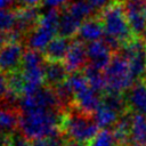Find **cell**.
Segmentation results:
<instances>
[{"label": "cell", "mask_w": 146, "mask_h": 146, "mask_svg": "<svg viewBox=\"0 0 146 146\" xmlns=\"http://www.w3.org/2000/svg\"><path fill=\"white\" fill-rule=\"evenodd\" d=\"M117 146H128V144H120V145H117Z\"/></svg>", "instance_id": "obj_36"}, {"label": "cell", "mask_w": 146, "mask_h": 146, "mask_svg": "<svg viewBox=\"0 0 146 146\" xmlns=\"http://www.w3.org/2000/svg\"><path fill=\"white\" fill-rule=\"evenodd\" d=\"M71 41L68 38L57 36L51 40V42L43 50V56L48 62H63L70 50Z\"/></svg>", "instance_id": "obj_15"}, {"label": "cell", "mask_w": 146, "mask_h": 146, "mask_svg": "<svg viewBox=\"0 0 146 146\" xmlns=\"http://www.w3.org/2000/svg\"><path fill=\"white\" fill-rule=\"evenodd\" d=\"M19 124V111L13 108L0 107V131L6 136H10L16 131Z\"/></svg>", "instance_id": "obj_18"}, {"label": "cell", "mask_w": 146, "mask_h": 146, "mask_svg": "<svg viewBox=\"0 0 146 146\" xmlns=\"http://www.w3.org/2000/svg\"><path fill=\"white\" fill-rule=\"evenodd\" d=\"M66 10L70 11L74 17H76L81 22H84L86 19L90 18L96 11L92 8V6L88 2V0H74L73 2L70 3Z\"/></svg>", "instance_id": "obj_21"}, {"label": "cell", "mask_w": 146, "mask_h": 146, "mask_svg": "<svg viewBox=\"0 0 146 146\" xmlns=\"http://www.w3.org/2000/svg\"><path fill=\"white\" fill-rule=\"evenodd\" d=\"M132 116L133 112L130 110L125 111L119 116L115 125L113 127V133L117 141V144H128L131 140V124H132Z\"/></svg>", "instance_id": "obj_16"}, {"label": "cell", "mask_w": 146, "mask_h": 146, "mask_svg": "<svg viewBox=\"0 0 146 146\" xmlns=\"http://www.w3.org/2000/svg\"><path fill=\"white\" fill-rule=\"evenodd\" d=\"M8 146H31V141L18 130L8 137Z\"/></svg>", "instance_id": "obj_27"}, {"label": "cell", "mask_w": 146, "mask_h": 146, "mask_svg": "<svg viewBox=\"0 0 146 146\" xmlns=\"http://www.w3.org/2000/svg\"><path fill=\"white\" fill-rule=\"evenodd\" d=\"M102 104L115 111L120 115L129 110L125 102V97L123 96V94L119 92H106L102 97Z\"/></svg>", "instance_id": "obj_22"}, {"label": "cell", "mask_w": 146, "mask_h": 146, "mask_svg": "<svg viewBox=\"0 0 146 146\" xmlns=\"http://www.w3.org/2000/svg\"><path fill=\"white\" fill-rule=\"evenodd\" d=\"M102 105V96L90 86L74 96V106L84 113L94 114Z\"/></svg>", "instance_id": "obj_12"}, {"label": "cell", "mask_w": 146, "mask_h": 146, "mask_svg": "<svg viewBox=\"0 0 146 146\" xmlns=\"http://www.w3.org/2000/svg\"><path fill=\"white\" fill-rule=\"evenodd\" d=\"M84 75L88 80L89 86L94 90H96L99 94L106 91V82H105L104 73H102L100 70H97L90 65H87L84 67Z\"/></svg>", "instance_id": "obj_23"}, {"label": "cell", "mask_w": 146, "mask_h": 146, "mask_svg": "<svg viewBox=\"0 0 146 146\" xmlns=\"http://www.w3.org/2000/svg\"><path fill=\"white\" fill-rule=\"evenodd\" d=\"M17 22V14L10 9H1L0 10V32L10 33Z\"/></svg>", "instance_id": "obj_25"}, {"label": "cell", "mask_w": 146, "mask_h": 146, "mask_svg": "<svg viewBox=\"0 0 146 146\" xmlns=\"http://www.w3.org/2000/svg\"><path fill=\"white\" fill-rule=\"evenodd\" d=\"M14 0H0V10L1 9H7L10 5H13Z\"/></svg>", "instance_id": "obj_33"}, {"label": "cell", "mask_w": 146, "mask_h": 146, "mask_svg": "<svg viewBox=\"0 0 146 146\" xmlns=\"http://www.w3.org/2000/svg\"><path fill=\"white\" fill-rule=\"evenodd\" d=\"M98 128L92 114L84 113L74 105L63 112L60 131L67 139L89 143L98 133Z\"/></svg>", "instance_id": "obj_2"}, {"label": "cell", "mask_w": 146, "mask_h": 146, "mask_svg": "<svg viewBox=\"0 0 146 146\" xmlns=\"http://www.w3.org/2000/svg\"><path fill=\"white\" fill-rule=\"evenodd\" d=\"M106 82L105 92H125L135 82L128 60L120 54H115L104 70Z\"/></svg>", "instance_id": "obj_4"}, {"label": "cell", "mask_w": 146, "mask_h": 146, "mask_svg": "<svg viewBox=\"0 0 146 146\" xmlns=\"http://www.w3.org/2000/svg\"><path fill=\"white\" fill-rule=\"evenodd\" d=\"M88 2L92 6V8L96 11H102L108 5H111L113 2V0H88Z\"/></svg>", "instance_id": "obj_29"}, {"label": "cell", "mask_w": 146, "mask_h": 146, "mask_svg": "<svg viewBox=\"0 0 146 146\" xmlns=\"http://www.w3.org/2000/svg\"><path fill=\"white\" fill-rule=\"evenodd\" d=\"M87 57L88 65L102 71L110 64L112 59V50L103 40L89 42L87 44Z\"/></svg>", "instance_id": "obj_10"}, {"label": "cell", "mask_w": 146, "mask_h": 146, "mask_svg": "<svg viewBox=\"0 0 146 146\" xmlns=\"http://www.w3.org/2000/svg\"><path fill=\"white\" fill-rule=\"evenodd\" d=\"M67 1H68V0H43V3H44V6L48 7L49 9H51V8L56 9V8L62 7V6H64L65 3H67Z\"/></svg>", "instance_id": "obj_30"}, {"label": "cell", "mask_w": 146, "mask_h": 146, "mask_svg": "<svg viewBox=\"0 0 146 146\" xmlns=\"http://www.w3.org/2000/svg\"><path fill=\"white\" fill-rule=\"evenodd\" d=\"M32 110H60L59 102L52 88L44 86L36 91L19 97V112ZM63 112V111H62Z\"/></svg>", "instance_id": "obj_6"}, {"label": "cell", "mask_w": 146, "mask_h": 146, "mask_svg": "<svg viewBox=\"0 0 146 146\" xmlns=\"http://www.w3.org/2000/svg\"><path fill=\"white\" fill-rule=\"evenodd\" d=\"M87 145L88 146H117L119 144L112 130L102 129L89 143H87Z\"/></svg>", "instance_id": "obj_24"}, {"label": "cell", "mask_w": 146, "mask_h": 146, "mask_svg": "<svg viewBox=\"0 0 146 146\" xmlns=\"http://www.w3.org/2000/svg\"><path fill=\"white\" fill-rule=\"evenodd\" d=\"M68 71L64 62H48L44 65V83L50 88L65 82L68 78Z\"/></svg>", "instance_id": "obj_14"}, {"label": "cell", "mask_w": 146, "mask_h": 146, "mask_svg": "<svg viewBox=\"0 0 146 146\" xmlns=\"http://www.w3.org/2000/svg\"><path fill=\"white\" fill-rule=\"evenodd\" d=\"M117 54L128 60L135 81L144 79L143 76L146 74V44L139 38L124 44Z\"/></svg>", "instance_id": "obj_5"}, {"label": "cell", "mask_w": 146, "mask_h": 146, "mask_svg": "<svg viewBox=\"0 0 146 146\" xmlns=\"http://www.w3.org/2000/svg\"><path fill=\"white\" fill-rule=\"evenodd\" d=\"M7 35L5 34V33H2V32H0V48L6 43V40H7Z\"/></svg>", "instance_id": "obj_34"}, {"label": "cell", "mask_w": 146, "mask_h": 146, "mask_svg": "<svg viewBox=\"0 0 146 146\" xmlns=\"http://www.w3.org/2000/svg\"><path fill=\"white\" fill-rule=\"evenodd\" d=\"M139 39H140V40H141V41H143V42L146 44V30L143 32V34L139 36Z\"/></svg>", "instance_id": "obj_35"}, {"label": "cell", "mask_w": 146, "mask_h": 146, "mask_svg": "<svg viewBox=\"0 0 146 146\" xmlns=\"http://www.w3.org/2000/svg\"><path fill=\"white\" fill-rule=\"evenodd\" d=\"M24 52L25 51L21 42H6L0 48V71L6 74L18 71V68L22 66Z\"/></svg>", "instance_id": "obj_7"}, {"label": "cell", "mask_w": 146, "mask_h": 146, "mask_svg": "<svg viewBox=\"0 0 146 146\" xmlns=\"http://www.w3.org/2000/svg\"><path fill=\"white\" fill-rule=\"evenodd\" d=\"M58 33L57 27L48 25L41 21H39L36 27L27 34L26 43L30 49L36 51H43L47 46L51 42L55 34Z\"/></svg>", "instance_id": "obj_8"}, {"label": "cell", "mask_w": 146, "mask_h": 146, "mask_svg": "<svg viewBox=\"0 0 146 146\" xmlns=\"http://www.w3.org/2000/svg\"><path fill=\"white\" fill-rule=\"evenodd\" d=\"M64 64L70 73L80 72L82 68H84L88 65L87 46H84L82 41H73L64 59Z\"/></svg>", "instance_id": "obj_11"}, {"label": "cell", "mask_w": 146, "mask_h": 146, "mask_svg": "<svg viewBox=\"0 0 146 146\" xmlns=\"http://www.w3.org/2000/svg\"><path fill=\"white\" fill-rule=\"evenodd\" d=\"M9 91V87H8V79H7V74L0 71V99L3 98Z\"/></svg>", "instance_id": "obj_28"}, {"label": "cell", "mask_w": 146, "mask_h": 146, "mask_svg": "<svg viewBox=\"0 0 146 146\" xmlns=\"http://www.w3.org/2000/svg\"><path fill=\"white\" fill-rule=\"evenodd\" d=\"M131 140L133 144L146 146V115L133 113L131 124Z\"/></svg>", "instance_id": "obj_19"}, {"label": "cell", "mask_w": 146, "mask_h": 146, "mask_svg": "<svg viewBox=\"0 0 146 146\" xmlns=\"http://www.w3.org/2000/svg\"><path fill=\"white\" fill-rule=\"evenodd\" d=\"M66 146H88V145H87V143L76 141V140H72V139H67Z\"/></svg>", "instance_id": "obj_31"}, {"label": "cell", "mask_w": 146, "mask_h": 146, "mask_svg": "<svg viewBox=\"0 0 146 146\" xmlns=\"http://www.w3.org/2000/svg\"><path fill=\"white\" fill-rule=\"evenodd\" d=\"M66 143H67V138L60 131L50 137L34 139L31 141V146H66Z\"/></svg>", "instance_id": "obj_26"}, {"label": "cell", "mask_w": 146, "mask_h": 146, "mask_svg": "<svg viewBox=\"0 0 146 146\" xmlns=\"http://www.w3.org/2000/svg\"><path fill=\"white\" fill-rule=\"evenodd\" d=\"M24 6H36L40 1H43V0H19Z\"/></svg>", "instance_id": "obj_32"}, {"label": "cell", "mask_w": 146, "mask_h": 146, "mask_svg": "<svg viewBox=\"0 0 146 146\" xmlns=\"http://www.w3.org/2000/svg\"><path fill=\"white\" fill-rule=\"evenodd\" d=\"M83 22L74 17L70 11L65 10L63 14H60L59 22H58V34L64 38H72L74 35H78L79 29Z\"/></svg>", "instance_id": "obj_17"}, {"label": "cell", "mask_w": 146, "mask_h": 146, "mask_svg": "<svg viewBox=\"0 0 146 146\" xmlns=\"http://www.w3.org/2000/svg\"><path fill=\"white\" fill-rule=\"evenodd\" d=\"M63 112L59 110H32L19 112L18 130L30 140L60 132Z\"/></svg>", "instance_id": "obj_1"}, {"label": "cell", "mask_w": 146, "mask_h": 146, "mask_svg": "<svg viewBox=\"0 0 146 146\" xmlns=\"http://www.w3.org/2000/svg\"><path fill=\"white\" fill-rule=\"evenodd\" d=\"M104 35H105V31L99 16H94L86 19L81 24L78 32V36L80 38V41L88 43L103 40Z\"/></svg>", "instance_id": "obj_13"}, {"label": "cell", "mask_w": 146, "mask_h": 146, "mask_svg": "<svg viewBox=\"0 0 146 146\" xmlns=\"http://www.w3.org/2000/svg\"><path fill=\"white\" fill-rule=\"evenodd\" d=\"M124 97L131 112L146 115V79L135 81L125 91Z\"/></svg>", "instance_id": "obj_9"}, {"label": "cell", "mask_w": 146, "mask_h": 146, "mask_svg": "<svg viewBox=\"0 0 146 146\" xmlns=\"http://www.w3.org/2000/svg\"><path fill=\"white\" fill-rule=\"evenodd\" d=\"M132 146H143V145H138V144H133Z\"/></svg>", "instance_id": "obj_37"}, {"label": "cell", "mask_w": 146, "mask_h": 146, "mask_svg": "<svg viewBox=\"0 0 146 146\" xmlns=\"http://www.w3.org/2000/svg\"><path fill=\"white\" fill-rule=\"evenodd\" d=\"M98 16L104 26L105 35L116 40L122 44V47L136 38L128 23L123 3L113 1L103 9Z\"/></svg>", "instance_id": "obj_3"}, {"label": "cell", "mask_w": 146, "mask_h": 146, "mask_svg": "<svg viewBox=\"0 0 146 146\" xmlns=\"http://www.w3.org/2000/svg\"><path fill=\"white\" fill-rule=\"evenodd\" d=\"M92 115L95 117L96 123L102 129H107L110 127H114L116 121L119 120V116H120L119 113H116L115 111L111 110L110 107H107L103 104Z\"/></svg>", "instance_id": "obj_20"}]
</instances>
